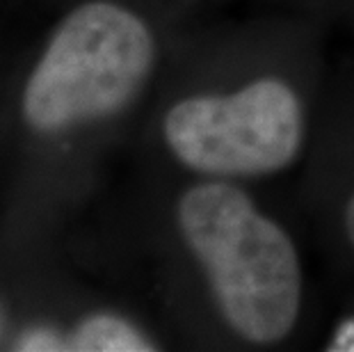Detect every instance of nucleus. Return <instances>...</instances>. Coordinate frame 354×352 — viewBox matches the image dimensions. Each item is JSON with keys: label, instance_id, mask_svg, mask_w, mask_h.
I'll list each match as a JSON object with an SVG mask.
<instances>
[{"label": "nucleus", "instance_id": "1", "mask_svg": "<svg viewBox=\"0 0 354 352\" xmlns=\"http://www.w3.org/2000/svg\"><path fill=\"white\" fill-rule=\"evenodd\" d=\"M178 227L240 339L277 343L302 304V270L288 234L231 183L208 181L178 201Z\"/></svg>", "mask_w": 354, "mask_h": 352}, {"label": "nucleus", "instance_id": "4", "mask_svg": "<svg viewBox=\"0 0 354 352\" xmlns=\"http://www.w3.org/2000/svg\"><path fill=\"white\" fill-rule=\"evenodd\" d=\"M69 350L80 352H147L151 341L126 320L108 313H96L76 327L69 339Z\"/></svg>", "mask_w": 354, "mask_h": 352}, {"label": "nucleus", "instance_id": "5", "mask_svg": "<svg viewBox=\"0 0 354 352\" xmlns=\"http://www.w3.org/2000/svg\"><path fill=\"white\" fill-rule=\"evenodd\" d=\"M14 348L30 352V350H59L66 346H62V341H59L50 329L35 327V329H30V332H26L24 336H19V341Z\"/></svg>", "mask_w": 354, "mask_h": 352}, {"label": "nucleus", "instance_id": "7", "mask_svg": "<svg viewBox=\"0 0 354 352\" xmlns=\"http://www.w3.org/2000/svg\"><path fill=\"white\" fill-rule=\"evenodd\" d=\"M3 329H5V318H3V309H0V339H3Z\"/></svg>", "mask_w": 354, "mask_h": 352}, {"label": "nucleus", "instance_id": "6", "mask_svg": "<svg viewBox=\"0 0 354 352\" xmlns=\"http://www.w3.org/2000/svg\"><path fill=\"white\" fill-rule=\"evenodd\" d=\"M345 231H348L350 243L354 245V194L350 197L348 206H345Z\"/></svg>", "mask_w": 354, "mask_h": 352}, {"label": "nucleus", "instance_id": "2", "mask_svg": "<svg viewBox=\"0 0 354 352\" xmlns=\"http://www.w3.org/2000/svg\"><path fill=\"white\" fill-rule=\"evenodd\" d=\"M156 44L138 14L94 0L76 7L50 37L24 92V117L59 133L115 115L151 73Z\"/></svg>", "mask_w": 354, "mask_h": 352}, {"label": "nucleus", "instance_id": "3", "mask_svg": "<svg viewBox=\"0 0 354 352\" xmlns=\"http://www.w3.org/2000/svg\"><path fill=\"white\" fill-rule=\"evenodd\" d=\"M171 154L208 176H263L288 167L302 149V103L290 85L261 78L233 94L178 101L162 124Z\"/></svg>", "mask_w": 354, "mask_h": 352}]
</instances>
